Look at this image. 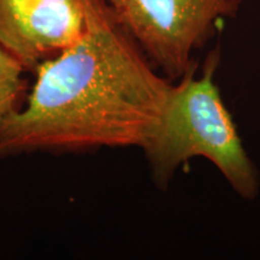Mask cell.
Listing matches in <instances>:
<instances>
[{
    "label": "cell",
    "instance_id": "3",
    "mask_svg": "<svg viewBox=\"0 0 260 260\" xmlns=\"http://www.w3.org/2000/svg\"><path fill=\"white\" fill-rule=\"evenodd\" d=\"M119 22L154 67L180 80L197 64L203 48L225 19L235 17L240 0H106Z\"/></svg>",
    "mask_w": 260,
    "mask_h": 260
},
{
    "label": "cell",
    "instance_id": "1",
    "mask_svg": "<svg viewBox=\"0 0 260 260\" xmlns=\"http://www.w3.org/2000/svg\"><path fill=\"white\" fill-rule=\"evenodd\" d=\"M86 8L82 38L39 65L25 105L0 128V158L144 148L160 123L174 83L106 0Z\"/></svg>",
    "mask_w": 260,
    "mask_h": 260
},
{
    "label": "cell",
    "instance_id": "2",
    "mask_svg": "<svg viewBox=\"0 0 260 260\" xmlns=\"http://www.w3.org/2000/svg\"><path fill=\"white\" fill-rule=\"evenodd\" d=\"M219 61L216 48L205 59L203 76H195L197 63L172 86L161 121L142 149L160 189H167L181 165L203 157L240 197L252 200L259 193V176L214 82Z\"/></svg>",
    "mask_w": 260,
    "mask_h": 260
},
{
    "label": "cell",
    "instance_id": "5",
    "mask_svg": "<svg viewBox=\"0 0 260 260\" xmlns=\"http://www.w3.org/2000/svg\"><path fill=\"white\" fill-rule=\"evenodd\" d=\"M25 68L0 46V128L27 99Z\"/></svg>",
    "mask_w": 260,
    "mask_h": 260
},
{
    "label": "cell",
    "instance_id": "4",
    "mask_svg": "<svg viewBox=\"0 0 260 260\" xmlns=\"http://www.w3.org/2000/svg\"><path fill=\"white\" fill-rule=\"evenodd\" d=\"M86 28V0H0V46L31 73Z\"/></svg>",
    "mask_w": 260,
    "mask_h": 260
}]
</instances>
